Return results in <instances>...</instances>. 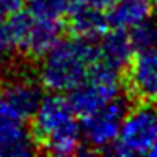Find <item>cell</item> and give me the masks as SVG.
I'll return each mask as SVG.
<instances>
[{
  "label": "cell",
  "mask_w": 157,
  "mask_h": 157,
  "mask_svg": "<svg viewBox=\"0 0 157 157\" xmlns=\"http://www.w3.org/2000/svg\"><path fill=\"white\" fill-rule=\"evenodd\" d=\"M32 135L46 152L54 155H73L81 147V127L68 98L59 93L42 96L32 115Z\"/></svg>",
  "instance_id": "6da1fadb"
},
{
  "label": "cell",
  "mask_w": 157,
  "mask_h": 157,
  "mask_svg": "<svg viewBox=\"0 0 157 157\" xmlns=\"http://www.w3.org/2000/svg\"><path fill=\"white\" fill-rule=\"evenodd\" d=\"M96 48L93 41L81 37L59 39L44 56L39 78L46 90L52 93H69L88 75L95 63Z\"/></svg>",
  "instance_id": "7a4b0ae2"
},
{
  "label": "cell",
  "mask_w": 157,
  "mask_h": 157,
  "mask_svg": "<svg viewBox=\"0 0 157 157\" xmlns=\"http://www.w3.org/2000/svg\"><path fill=\"white\" fill-rule=\"evenodd\" d=\"M120 96V69L96 58L86 78L69 91L68 103L76 117H86Z\"/></svg>",
  "instance_id": "3957f363"
},
{
  "label": "cell",
  "mask_w": 157,
  "mask_h": 157,
  "mask_svg": "<svg viewBox=\"0 0 157 157\" xmlns=\"http://www.w3.org/2000/svg\"><path fill=\"white\" fill-rule=\"evenodd\" d=\"M157 142V103L142 101L128 108L110 150L118 155L150 154Z\"/></svg>",
  "instance_id": "277c9868"
},
{
  "label": "cell",
  "mask_w": 157,
  "mask_h": 157,
  "mask_svg": "<svg viewBox=\"0 0 157 157\" xmlns=\"http://www.w3.org/2000/svg\"><path fill=\"white\" fill-rule=\"evenodd\" d=\"M127 112H128L127 100L117 96L115 100L108 101L96 112L83 117L79 127H81V137L86 147L93 150L112 149L118 137L120 127Z\"/></svg>",
  "instance_id": "5b68a950"
},
{
  "label": "cell",
  "mask_w": 157,
  "mask_h": 157,
  "mask_svg": "<svg viewBox=\"0 0 157 157\" xmlns=\"http://www.w3.org/2000/svg\"><path fill=\"white\" fill-rule=\"evenodd\" d=\"M42 96L41 88L34 81L14 79L0 90V112L25 122L32 118Z\"/></svg>",
  "instance_id": "8992f818"
},
{
  "label": "cell",
  "mask_w": 157,
  "mask_h": 157,
  "mask_svg": "<svg viewBox=\"0 0 157 157\" xmlns=\"http://www.w3.org/2000/svg\"><path fill=\"white\" fill-rule=\"evenodd\" d=\"M127 83L137 98L157 103V48L137 51L128 63Z\"/></svg>",
  "instance_id": "52a82bcc"
},
{
  "label": "cell",
  "mask_w": 157,
  "mask_h": 157,
  "mask_svg": "<svg viewBox=\"0 0 157 157\" xmlns=\"http://www.w3.org/2000/svg\"><path fill=\"white\" fill-rule=\"evenodd\" d=\"M36 152V139L24 120L0 112V157H24Z\"/></svg>",
  "instance_id": "ba28073f"
},
{
  "label": "cell",
  "mask_w": 157,
  "mask_h": 157,
  "mask_svg": "<svg viewBox=\"0 0 157 157\" xmlns=\"http://www.w3.org/2000/svg\"><path fill=\"white\" fill-rule=\"evenodd\" d=\"M61 32L63 27L59 21L37 19L31 15L19 51L32 58H42L61 39Z\"/></svg>",
  "instance_id": "9c48e42d"
},
{
  "label": "cell",
  "mask_w": 157,
  "mask_h": 157,
  "mask_svg": "<svg viewBox=\"0 0 157 157\" xmlns=\"http://www.w3.org/2000/svg\"><path fill=\"white\" fill-rule=\"evenodd\" d=\"M152 0H115L108 7L106 22L113 29L130 31L150 17Z\"/></svg>",
  "instance_id": "30bf717a"
},
{
  "label": "cell",
  "mask_w": 157,
  "mask_h": 157,
  "mask_svg": "<svg viewBox=\"0 0 157 157\" xmlns=\"http://www.w3.org/2000/svg\"><path fill=\"white\" fill-rule=\"evenodd\" d=\"M68 17L73 34L86 41L100 39L108 27L106 15L103 14V10L88 7V5L73 4L68 12Z\"/></svg>",
  "instance_id": "8fae6325"
},
{
  "label": "cell",
  "mask_w": 157,
  "mask_h": 157,
  "mask_svg": "<svg viewBox=\"0 0 157 157\" xmlns=\"http://www.w3.org/2000/svg\"><path fill=\"white\" fill-rule=\"evenodd\" d=\"M98 56L96 58L101 59L103 63L113 66L117 69H122L128 66V63L133 58V44L130 41V36L127 31L122 29H113L112 32H105L100 37V44L96 48Z\"/></svg>",
  "instance_id": "7c38bea8"
},
{
  "label": "cell",
  "mask_w": 157,
  "mask_h": 157,
  "mask_svg": "<svg viewBox=\"0 0 157 157\" xmlns=\"http://www.w3.org/2000/svg\"><path fill=\"white\" fill-rule=\"evenodd\" d=\"M29 14L37 19L61 21L68 15L73 5V0H25Z\"/></svg>",
  "instance_id": "4fadbf2b"
},
{
  "label": "cell",
  "mask_w": 157,
  "mask_h": 157,
  "mask_svg": "<svg viewBox=\"0 0 157 157\" xmlns=\"http://www.w3.org/2000/svg\"><path fill=\"white\" fill-rule=\"evenodd\" d=\"M130 41L135 51H145V49L157 48V24L150 22L149 19L142 24L130 29Z\"/></svg>",
  "instance_id": "5bb4252c"
},
{
  "label": "cell",
  "mask_w": 157,
  "mask_h": 157,
  "mask_svg": "<svg viewBox=\"0 0 157 157\" xmlns=\"http://www.w3.org/2000/svg\"><path fill=\"white\" fill-rule=\"evenodd\" d=\"M25 5V0H0V22H4L12 14H17Z\"/></svg>",
  "instance_id": "9a60e30c"
},
{
  "label": "cell",
  "mask_w": 157,
  "mask_h": 157,
  "mask_svg": "<svg viewBox=\"0 0 157 157\" xmlns=\"http://www.w3.org/2000/svg\"><path fill=\"white\" fill-rule=\"evenodd\" d=\"M115 0H73V4H81V5H88V7L98 9V10H108V7L113 4Z\"/></svg>",
  "instance_id": "2e32d148"
},
{
  "label": "cell",
  "mask_w": 157,
  "mask_h": 157,
  "mask_svg": "<svg viewBox=\"0 0 157 157\" xmlns=\"http://www.w3.org/2000/svg\"><path fill=\"white\" fill-rule=\"evenodd\" d=\"M150 154H152V155H155V157H157V142H155V145H154V149L150 150Z\"/></svg>",
  "instance_id": "e0dca14e"
},
{
  "label": "cell",
  "mask_w": 157,
  "mask_h": 157,
  "mask_svg": "<svg viewBox=\"0 0 157 157\" xmlns=\"http://www.w3.org/2000/svg\"><path fill=\"white\" fill-rule=\"evenodd\" d=\"M152 7H154V10L157 12V0H152Z\"/></svg>",
  "instance_id": "ac0fdd59"
}]
</instances>
